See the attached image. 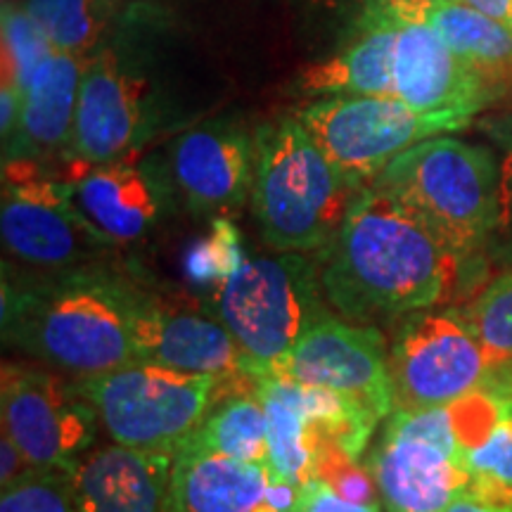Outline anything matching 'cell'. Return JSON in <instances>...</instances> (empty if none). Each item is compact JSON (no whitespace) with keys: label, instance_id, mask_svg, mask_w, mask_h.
<instances>
[{"label":"cell","instance_id":"7","mask_svg":"<svg viewBox=\"0 0 512 512\" xmlns=\"http://www.w3.org/2000/svg\"><path fill=\"white\" fill-rule=\"evenodd\" d=\"M0 235L12 259L38 273L98 266L114 242L81 214L72 185L46 176L36 159L5 162Z\"/></svg>","mask_w":512,"mask_h":512},{"label":"cell","instance_id":"35","mask_svg":"<svg viewBox=\"0 0 512 512\" xmlns=\"http://www.w3.org/2000/svg\"><path fill=\"white\" fill-rule=\"evenodd\" d=\"M448 512H512V503L489 501V498L472 494V491L467 489L456 498V503L448 508Z\"/></svg>","mask_w":512,"mask_h":512},{"label":"cell","instance_id":"23","mask_svg":"<svg viewBox=\"0 0 512 512\" xmlns=\"http://www.w3.org/2000/svg\"><path fill=\"white\" fill-rule=\"evenodd\" d=\"M185 444L207 448L221 456L271 467L266 408L254 384L245 392H230L202 420L200 430Z\"/></svg>","mask_w":512,"mask_h":512},{"label":"cell","instance_id":"6","mask_svg":"<svg viewBox=\"0 0 512 512\" xmlns=\"http://www.w3.org/2000/svg\"><path fill=\"white\" fill-rule=\"evenodd\" d=\"M76 384L114 444L178 453L235 382L133 361Z\"/></svg>","mask_w":512,"mask_h":512},{"label":"cell","instance_id":"22","mask_svg":"<svg viewBox=\"0 0 512 512\" xmlns=\"http://www.w3.org/2000/svg\"><path fill=\"white\" fill-rule=\"evenodd\" d=\"M441 38L477 69L496 98L512 88V27L460 0H425Z\"/></svg>","mask_w":512,"mask_h":512},{"label":"cell","instance_id":"2","mask_svg":"<svg viewBox=\"0 0 512 512\" xmlns=\"http://www.w3.org/2000/svg\"><path fill=\"white\" fill-rule=\"evenodd\" d=\"M145 294L105 268L3 273V342L76 380L138 361L133 323Z\"/></svg>","mask_w":512,"mask_h":512},{"label":"cell","instance_id":"29","mask_svg":"<svg viewBox=\"0 0 512 512\" xmlns=\"http://www.w3.org/2000/svg\"><path fill=\"white\" fill-rule=\"evenodd\" d=\"M0 512H79L72 475L36 467L3 489Z\"/></svg>","mask_w":512,"mask_h":512},{"label":"cell","instance_id":"10","mask_svg":"<svg viewBox=\"0 0 512 512\" xmlns=\"http://www.w3.org/2000/svg\"><path fill=\"white\" fill-rule=\"evenodd\" d=\"M0 415L3 434L15 441L31 465L69 475L91 448L100 422L79 384L22 363L3 366Z\"/></svg>","mask_w":512,"mask_h":512},{"label":"cell","instance_id":"25","mask_svg":"<svg viewBox=\"0 0 512 512\" xmlns=\"http://www.w3.org/2000/svg\"><path fill=\"white\" fill-rule=\"evenodd\" d=\"M460 313L482 344L489 366L512 368V268L491 280Z\"/></svg>","mask_w":512,"mask_h":512},{"label":"cell","instance_id":"24","mask_svg":"<svg viewBox=\"0 0 512 512\" xmlns=\"http://www.w3.org/2000/svg\"><path fill=\"white\" fill-rule=\"evenodd\" d=\"M112 5V0H27L24 8L41 24L55 50L91 55Z\"/></svg>","mask_w":512,"mask_h":512},{"label":"cell","instance_id":"14","mask_svg":"<svg viewBox=\"0 0 512 512\" xmlns=\"http://www.w3.org/2000/svg\"><path fill=\"white\" fill-rule=\"evenodd\" d=\"M256 138L238 119H211L171 143L169 174L197 216H230L252 195Z\"/></svg>","mask_w":512,"mask_h":512},{"label":"cell","instance_id":"40","mask_svg":"<svg viewBox=\"0 0 512 512\" xmlns=\"http://www.w3.org/2000/svg\"><path fill=\"white\" fill-rule=\"evenodd\" d=\"M112 3H117V0H112Z\"/></svg>","mask_w":512,"mask_h":512},{"label":"cell","instance_id":"16","mask_svg":"<svg viewBox=\"0 0 512 512\" xmlns=\"http://www.w3.org/2000/svg\"><path fill=\"white\" fill-rule=\"evenodd\" d=\"M133 344L138 361L235 384L252 380L245 351L221 320L176 309L147 294L133 323Z\"/></svg>","mask_w":512,"mask_h":512},{"label":"cell","instance_id":"36","mask_svg":"<svg viewBox=\"0 0 512 512\" xmlns=\"http://www.w3.org/2000/svg\"><path fill=\"white\" fill-rule=\"evenodd\" d=\"M460 3L470 5V8L498 19V22L510 24L512 19V0H460Z\"/></svg>","mask_w":512,"mask_h":512},{"label":"cell","instance_id":"1","mask_svg":"<svg viewBox=\"0 0 512 512\" xmlns=\"http://www.w3.org/2000/svg\"><path fill=\"white\" fill-rule=\"evenodd\" d=\"M460 264L418 216L368 185L320 254V287L339 316L370 325L437 309L456 287Z\"/></svg>","mask_w":512,"mask_h":512},{"label":"cell","instance_id":"17","mask_svg":"<svg viewBox=\"0 0 512 512\" xmlns=\"http://www.w3.org/2000/svg\"><path fill=\"white\" fill-rule=\"evenodd\" d=\"M174 181L157 159L117 162L86 169L72 183L76 207L114 245L145 238L169 211Z\"/></svg>","mask_w":512,"mask_h":512},{"label":"cell","instance_id":"31","mask_svg":"<svg viewBox=\"0 0 512 512\" xmlns=\"http://www.w3.org/2000/svg\"><path fill=\"white\" fill-rule=\"evenodd\" d=\"M294 512H382V503L361 505L342 498L323 479H311L299 489V501Z\"/></svg>","mask_w":512,"mask_h":512},{"label":"cell","instance_id":"26","mask_svg":"<svg viewBox=\"0 0 512 512\" xmlns=\"http://www.w3.org/2000/svg\"><path fill=\"white\" fill-rule=\"evenodd\" d=\"M53 53L55 46L27 8L3 5V83L24 93L31 76Z\"/></svg>","mask_w":512,"mask_h":512},{"label":"cell","instance_id":"3","mask_svg":"<svg viewBox=\"0 0 512 512\" xmlns=\"http://www.w3.org/2000/svg\"><path fill=\"white\" fill-rule=\"evenodd\" d=\"M361 190L323 155L297 117L256 131L252 204L268 247L302 254L325 249Z\"/></svg>","mask_w":512,"mask_h":512},{"label":"cell","instance_id":"19","mask_svg":"<svg viewBox=\"0 0 512 512\" xmlns=\"http://www.w3.org/2000/svg\"><path fill=\"white\" fill-rule=\"evenodd\" d=\"M401 0H366L354 34L328 60L299 76V93L311 98L382 95L394 98V50Z\"/></svg>","mask_w":512,"mask_h":512},{"label":"cell","instance_id":"13","mask_svg":"<svg viewBox=\"0 0 512 512\" xmlns=\"http://www.w3.org/2000/svg\"><path fill=\"white\" fill-rule=\"evenodd\" d=\"M394 98L434 117L470 121L496 100L484 76L441 38L425 0H401L394 50Z\"/></svg>","mask_w":512,"mask_h":512},{"label":"cell","instance_id":"11","mask_svg":"<svg viewBox=\"0 0 512 512\" xmlns=\"http://www.w3.org/2000/svg\"><path fill=\"white\" fill-rule=\"evenodd\" d=\"M266 375L332 389L380 422L394 413L389 347L375 325L351 323L328 313Z\"/></svg>","mask_w":512,"mask_h":512},{"label":"cell","instance_id":"37","mask_svg":"<svg viewBox=\"0 0 512 512\" xmlns=\"http://www.w3.org/2000/svg\"><path fill=\"white\" fill-rule=\"evenodd\" d=\"M313 3H332V0H313Z\"/></svg>","mask_w":512,"mask_h":512},{"label":"cell","instance_id":"38","mask_svg":"<svg viewBox=\"0 0 512 512\" xmlns=\"http://www.w3.org/2000/svg\"><path fill=\"white\" fill-rule=\"evenodd\" d=\"M10 3V0H3V5H8Z\"/></svg>","mask_w":512,"mask_h":512},{"label":"cell","instance_id":"34","mask_svg":"<svg viewBox=\"0 0 512 512\" xmlns=\"http://www.w3.org/2000/svg\"><path fill=\"white\" fill-rule=\"evenodd\" d=\"M31 470H36V467L24 458V453L19 451L15 441L8 434H3V444H0V486L8 489L10 484H15L17 479L29 475Z\"/></svg>","mask_w":512,"mask_h":512},{"label":"cell","instance_id":"28","mask_svg":"<svg viewBox=\"0 0 512 512\" xmlns=\"http://www.w3.org/2000/svg\"><path fill=\"white\" fill-rule=\"evenodd\" d=\"M245 259L247 254L242 249L240 230L228 216H219V219H211L209 233L185 254L183 268L197 285L219 290L230 275L245 264Z\"/></svg>","mask_w":512,"mask_h":512},{"label":"cell","instance_id":"39","mask_svg":"<svg viewBox=\"0 0 512 512\" xmlns=\"http://www.w3.org/2000/svg\"><path fill=\"white\" fill-rule=\"evenodd\" d=\"M510 27H512V19H510Z\"/></svg>","mask_w":512,"mask_h":512},{"label":"cell","instance_id":"15","mask_svg":"<svg viewBox=\"0 0 512 512\" xmlns=\"http://www.w3.org/2000/svg\"><path fill=\"white\" fill-rule=\"evenodd\" d=\"M299 489L266 465L183 444L174 460L166 512H294Z\"/></svg>","mask_w":512,"mask_h":512},{"label":"cell","instance_id":"5","mask_svg":"<svg viewBox=\"0 0 512 512\" xmlns=\"http://www.w3.org/2000/svg\"><path fill=\"white\" fill-rule=\"evenodd\" d=\"M320 287V261L302 252L245 259L216 290V316L247 356L249 377H261L304 332L328 316Z\"/></svg>","mask_w":512,"mask_h":512},{"label":"cell","instance_id":"12","mask_svg":"<svg viewBox=\"0 0 512 512\" xmlns=\"http://www.w3.org/2000/svg\"><path fill=\"white\" fill-rule=\"evenodd\" d=\"M147 79L119 46H100L86 57L69 157L86 169L131 155L150 133Z\"/></svg>","mask_w":512,"mask_h":512},{"label":"cell","instance_id":"32","mask_svg":"<svg viewBox=\"0 0 512 512\" xmlns=\"http://www.w3.org/2000/svg\"><path fill=\"white\" fill-rule=\"evenodd\" d=\"M489 247L501 264L512 268V152L501 171V219Z\"/></svg>","mask_w":512,"mask_h":512},{"label":"cell","instance_id":"20","mask_svg":"<svg viewBox=\"0 0 512 512\" xmlns=\"http://www.w3.org/2000/svg\"><path fill=\"white\" fill-rule=\"evenodd\" d=\"M176 453L102 446L72 472L79 512H166Z\"/></svg>","mask_w":512,"mask_h":512},{"label":"cell","instance_id":"21","mask_svg":"<svg viewBox=\"0 0 512 512\" xmlns=\"http://www.w3.org/2000/svg\"><path fill=\"white\" fill-rule=\"evenodd\" d=\"M83 67H86V55L62 53V50H55L38 67L24 91L22 121L15 138L3 145L5 162L48 157L62 147H69Z\"/></svg>","mask_w":512,"mask_h":512},{"label":"cell","instance_id":"9","mask_svg":"<svg viewBox=\"0 0 512 512\" xmlns=\"http://www.w3.org/2000/svg\"><path fill=\"white\" fill-rule=\"evenodd\" d=\"M394 411L448 406L494 380L482 344L465 316L451 309L415 311L389 347Z\"/></svg>","mask_w":512,"mask_h":512},{"label":"cell","instance_id":"33","mask_svg":"<svg viewBox=\"0 0 512 512\" xmlns=\"http://www.w3.org/2000/svg\"><path fill=\"white\" fill-rule=\"evenodd\" d=\"M24 93L17 91L10 83H3L0 88V133H3V145H8L15 138L19 121H22Z\"/></svg>","mask_w":512,"mask_h":512},{"label":"cell","instance_id":"30","mask_svg":"<svg viewBox=\"0 0 512 512\" xmlns=\"http://www.w3.org/2000/svg\"><path fill=\"white\" fill-rule=\"evenodd\" d=\"M316 479H323L330 489H335L339 496L351 503L375 505L382 503L380 489H377L373 472L366 463L347 456L337 446L328 444L318 458Z\"/></svg>","mask_w":512,"mask_h":512},{"label":"cell","instance_id":"4","mask_svg":"<svg viewBox=\"0 0 512 512\" xmlns=\"http://www.w3.org/2000/svg\"><path fill=\"white\" fill-rule=\"evenodd\" d=\"M370 185L418 216L460 259L489 247L501 219L494 152L451 136L408 147Z\"/></svg>","mask_w":512,"mask_h":512},{"label":"cell","instance_id":"27","mask_svg":"<svg viewBox=\"0 0 512 512\" xmlns=\"http://www.w3.org/2000/svg\"><path fill=\"white\" fill-rule=\"evenodd\" d=\"M472 494L512 503V408L465 460Z\"/></svg>","mask_w":512,"mask_h":512},{"label":"cell","instance_id":"18","mask_svg":"<svg viewBox=\"0 0 512 512\" xmlns=\"http://www.w3.org/2000/svg\"><path fill=\"white\" fill-rule=\"evenodd\" d=\"M366 465L387 512H448L470 489L467 467L446 448L387 430Z\"/></svg>","mask_w":512,"mask_h":512},{"label":"cell","instance_id":"8","mask_svg":"<svg viewBox=\"0 0 512 512\" xmlns=\"http://www.w3.org/2000/svg\"><path fill=\"white\" fill-rule=\"evenodd\" d=\"M297 119L356 188H368L408 147L465 128L456 119L422 114L399 98L382 95L320 98L299 110Z\"/></svg>","mask_w":512,"mask_h":512}]
</instances>
